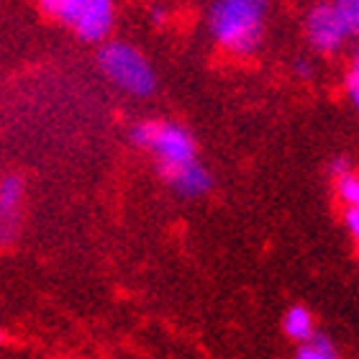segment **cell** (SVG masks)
Here are the masks:
<instances>
[{
  "mask_svg": "<svg viewBox=\"0 0 359 359\" xmlns=\"http://www.w3.org/2000/svg\"><path fill=\"white\" fill-rule=\"evenodd\" d=\"M269 0H216L210 8V34L233 57H252L262 46Z\"/></svg>",
  "mask_w": 359,
  "mask_h": 359,
  "instance_id": "6da1fadb",
  "label": "cell"
},
{
  "mask_svg": "<svg viewBox=\"0 0 359 359\" xmlns=\"http://www.w3.org/2000/svg\"><path fill=\"white\" fill-rule=\"evenodd\" d=\"M103 75L128 95L149 97L157 90V75L149 60L126 41H108L97 54Z\"/></svg>",
  "mask_w": 359,
  "mask_h": 359,
  "instance_id": "7a4b0ae2",
  "label": "cell"
},
{
  "mask_svg": "<svg viewBox=\"0 0 359 359\" xmlns=\"http://www.w3.org/2000/svg\"><path fill=\"white\" fill-rule=\"evenodd\" d=\"M131 142L149 149L159 162V170L187 165L198 159L195 139L185 126L172 121H142L131 128Z\"/></svg>",
  "mask_w": 359,
  "mask_h": 359,
  "instance_id": "3957f363",
  "label": "cell"
},
{
  "mask_svg": "<svg viewBox=\"0 0 359 359\" xmlns=\"http://www.w3.org/2000/svg\"><path fill=\"white\" fill-rule=\"evenodd\" d=\"M306 36L316 52L321 54H337L341 46L349 41L344 26L337 18L331 3H318L308 11L306 15Z\"/></svg>",
  "mask_w": 359,
  "mask_h": 359,
  "instance_id": "277c9868",
  "label": "cell"
},
{
  "mask_svg": "<svg viewBox=\"0 0 359 359\" xmlns=\"http://www.w3.org/2000/svg\"><path fill=\"white\" fill-rule=\"evenodd\" d=\"M23 180L18 175H8L0 182V247H8L21 226Z\"/></svg>",
  "mask_w": 359,
  "mask_h": 359,
  "instance_id": "5b68a950",
  "label": "cell"
},
{
  "mask_svg": "<svg viewBox=\"0 0 359 359\" xmlns=\"http://www.w3.org/2000/svg\"><path fill=\"white\" fill-rule=\"evenodd\" d=\"M159 175L182 198H201V195H205L213 187V177H210V172L198 159L187 162V165L170 167V170H159Z\"/></svg>",
  "mask_w": 359,
  "mask_h": 359,
  "instance_id": "8992f818",
  "label": "cell"
},
{
  "mask_svg": "<svg viewBox=\"0 0 359 359\" xmlns=\"http://www.w3.org/2000/svg\"><path fill=\"white\" fill-rule=\"evenodd\" d=\"M72 29L85 41H103L113 29V0H90V6L72 23Z\"/></svg>",
  "mask_w": 359,
  "mask_h": 359,
  "instance_id": "52a82bcc",
  "label": "cell"
},
{
  "mask_svg": "<svg viewBox=\"0 0 359 359\" xmlns=\"http://www.w3.org/2000/svg\"><path fill=\"white\" fill-rule=\"evenodd\" d=\"M283 329L285 334L290 339H295V341H308L311 337H316V323H313V316H311V311L303 306H295L290 308L287 313H285L283 318Z\"/></svg>",
  "mask_w": 359,
  "mask_h": 359,
  "instance_id": "ba28073f",
  "label": "cell"
},
{
  "mask_svg": "<svg viewBox=\"0 0 359 359\" xmlns=\"http://www.w3.org/2000/svg\"><path fill=\"white\" fill-rule=\"evenodd\" d=\"M337 18L344 26L346 36L357 39L359 36V0H334L331 3Z\"/></svg>",
  "mask_w": 359,
  "mask_h": 359,
  "instance_id": "9c48e42d",
  "label": "cell"
},
{
  "mask_svg": "<svg viewBox=\"0 0 359 359\" xmlns=\"http://www.w3.org/2000/svg\"><path fill=\"white\" fill-rule=\"evenodd\" d=\"M298 359H339L329 337H311L298 349Z\"/></svg>",
  "mask_w": 359,
  "mask_h": 359,
  "instance_id": "30bf717a",
  "label": "cell"
},
{
  "mask_svg": "<svg viewBox=\"0 0 359 359\" xmlns=\"http://www.w3.org/2000/svg\"><path fill=\"white\" fill-rule=\"evenodd\" d=\"M337 193H339V201L346 203V208H359V175L352 172V170L339 175Z\"/></svg>",
  "mask_w": 359,
  "mask_h": 359,
  "instance_id": "8fae6325",
  "label": "cell"
},
{
  "mask_svg": "<svg viewBox=\"0 0 359 359\" xmlns=\"http://www.w3.org/2000/svg\"><path fill=\"white\" fill-rule=\"evenodd\" d=\"M90 6V0H62V6H60V11H57V18H62L65 23H72L83 15V11Z\"/></svg>",
  "mask_w": 359,
  "mask_h": 359,
  "instance_id": "7c38bea8",
  "label": "cell"
},
{
  "mask_svg": "<svg viewBox=\"0 0 359 359\" xmlns=\"http://www.w3.org/2000/svg\"><path fill=\"white\" fill-rule=\"evenodd\" d=\"M346 93L352 97L354 108L359 111V57L354 60L352 69H349V77H346Z\"/></svg>",
  "mask_w": 359,
  "mask_h": 359,
  "instance_id": "4fadbf2b",
  "label": "cell"
},
{
  "mask_svg": "<svg viewBox=\"0 0 359 359\" xmlns=\"http://www.w3.org/2000/svg\"><path fill=\"white\" fill-rule=\"evenodd\" d=\"M344 224L352 233V239L359 244V208H346L344 210Z\"/></svg>",
  "mask_w": 359,
  "mask_h": 359,
  "instance_id": "5bb4252c",
  "label": "cell"
},
{
  "mask_svg": "<svg viewBox=\"0 0 359 359\" xmlns=\"http://www.w3.org/2000/svg\"><path fill=\"white\" fill-rule=\"evenodd\" d=\"M60 6H62V0H41V8H44L46 13H52V15H57Z\"/></svg>",
  "mask_w": 359,
  "mask_h": 359,
  "instance_id": "9a60e30c",
  "label": "cell"
},
{
  "mask_svg": "<svg viewBox=\"0 0 359 359\" xmlns=\"http://www.w3.org/2000/svg\"><path fill=\"white\" fill-rule=\"evenodd\" d=\"M0 341H3V331H0Z\"/></svg>",
  "mask_w": 359,
  "mask_h": 359,
  "instance_id": "2e32d148",
  "label": "cell"
}]
</instances>
